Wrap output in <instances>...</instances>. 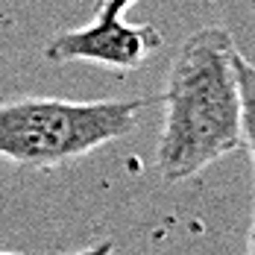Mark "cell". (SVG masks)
I'll return each mask as SVG.
<instances>
[{"instance_id":"3","label":"cell","mask_w":255,"mask_h":255,"mask_svg":"<svg viewBox=\"0 0 255 255\" xmlns=\"http://www.w3.org/2000/svg\"><path fill=\"white\" fill-rule=\"evenodd\" d=\"M164 47V38L153 24H127L124 15L97 12L91 24L53 35L44 56L50 62H97L115 71H135L153 53Z\"/></svg>"},{"instance_id":"5","label":"cell","mask_w":255,"mask_h":255,"mask_svg":"<svg viewBox=\"0 0 255 255\" xmlns=\"http://www.w3.org/2000/svg\"><path fill=\"white\" fill-rule=\"evenodd\" d=\"M112 250H115V244H112V241H103V244H94V247H88V250L68 253V255H112ZM0 255H24V253H3V250H0Z\"/></svg>"},{"instance_id":"4","label":"cell","mask_w":255,"mask_h":255,"mask_svg":"<svg viewBox=\"0 0 255 255\" xmlns=\"http://www.w3.org/2000/svg\"><path fill=\"white\" fill-rule=\"evenodd\" d=\"M238 88H241V129L244 144L255 158V65L238 53Z\"/></svg>"},{"instance_id":"1","label":"cell","mask_w":255,"mask_h":255,"mask_svg":"<svg viewBox=\"0 0 255 255\" xmlns=\"http://www.w3.org/2000/svg\"><path fill=\"white\" fill-rule=\"evenodd\" d=\"M158 100L155 167L164 182L197 176L244 144L238 47L223 26H203L179 44Z\"/></svg>"},{"instance_id":"7","label":"cell","mask_w":255,"mask_h":255,"mask_svg":"<svg viewBox=\"0 0 255 255\" xmlns=\"http://www.w3.org/2000/svg\"><path fill=\"white\" fill-rule=\"evenodd\" d=\"M250 255H255V217H253V232H250Z\"/></svg>"},{"instance_id":"2","label":"cell","mask_w":255,"mask_h":255,"mask_svg":"<svg viewBox=\"0 0 255 255\" xmlns=\"http://www.w3.org/2000/svg\"><path fill=\"white\" fill-rule=\"evenodd\" d=\"M150 100L18 97L0 103V158L21 167H59L138 127Z\"/></svg>"},{"instance_id":"6","label":"cell","mask_w":255,"mask_h":255,"mask_svg":"<svg viewBox=\"0 0 255 255\" xmlns=\"http://www.w3.org/2000/svg\"><path fill=\"white\" fill-rule=\"evenodd\" d=\"M138 0H100V12H109V15H124L129 6H135Z\"/></svg>"}]
</instances>
